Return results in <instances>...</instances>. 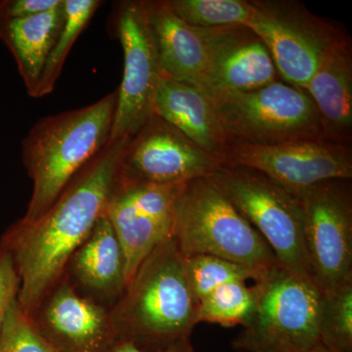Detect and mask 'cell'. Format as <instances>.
Here are the masks:
<instances>
[{
    "mask_svg": "<svg viewBox=\"0 0 352 352\" xmlns=\"http://www.w3.org/2000/svg\"><path fill=\"white\" fill-rule=\"evenodd\" d=\"M319 335L326 349L352 352V277L322 289Z\"/></svg>",
    "mask_w": 352,
    "mask_h": 352,
    "instance_id": "cell-23",
    "label": "cell"
},
{
    "mask_svg": "<svg viewBox=\"0 0 352 352\" xmlns=\"http://www.w3.org/2000/svg\"><path fill=\"white\" fill-rule=\"evenodd\" d=\"M303 91L314 102L323 140L351 146L352 47L347 38L329 51Z\"/></svg>",
    "mask_w": 352,
    "mask_h": 352,
    "instance_id": "cell-18",
    "label": "cell"
},
{
    "mask_svg": "<svg viewBox=\"0 0 352 352\" xmlns=\"http://www.w3.org/2000/svg\"><path fill=\"white\" fill-rule=\"evenodd\" d=\"M220 166L214 157L154 115L129 141L119 177L140 184H177L210 175Z\"/></svg>",
    "mask_w": 352,
    "mask_h": 352,
    "instance_id": "cell-13",
    "label": "cell"
},
{
    "mask_svg": "<svg viewBox=\"0 0 352 352\" xmlns=\"http://www.w3.org/2000/svg\"><path fill=\"white\" fill-rule=\"evenodd\" d=\"M212 98L229 144L267 146L323 139L314 102L303 90L280 80Z\"/></svg>",
    "mask_w": 352,
    "mask_h": 352,
    "instance_id": "cell-7",
    "label": "cell"
},
{
    "mask_svg": "<svg viewBox=\"0 0 352 352\" xmlns=\"http://www.w3.org/2000/svg\"><path fill=\"white\" fill-rule=\"evenodd\" d=\"M208 53V94L249 91L279 80L263 41L245 25L201 29Z\"/></svg>",
    "mask_w": 352,
    "mask_h": 352,
    "instance_id": "cell-15",
    "label": "cell"
},
{
    "mask_svg": "<svg viewBox=\"0 0 352 352\" xmlns=\"http://www.w3.org/2000/svg\"><path fill=\"white\" fill-rule=\"evenodd\" d=\"M62 0H4L0 2V19H22L52 10Z\"/></svg>",
    "mask_w": 352,
    "mask_h": 352,
    "instance_id": "cell-28",
    "label": "cell"
},
{
    "mask_svg": "<svg viewBox=\"0 0 352 352\" xmlns=\"http://www.w3.org/2000/svg\"><path fill=\"white\" fill-rule=\"evenodd\" d=\"M65 21V0L52 10L22 18L0 19V39L12 53L30 96H34L50 51Z\"/></svg>",
    "mask_w": 352,
    "mask_h": 352,
    "instance_id": "cell-20",
    "label": "cell"
},
{
    "mask_svg": "<svg viewBox=\"0 0 352 352\" xmlns=\"http://www.w3.org/2000/svg\"><path fill=\"white\" fill-rule=\"evenodd\" d=\"M256 307L233 340L242 352H307L322 346V289L277 263L254 282Z\"/></svg>",
    "mask_w": 352,
    "mask_h": 352,
    "instance_id": "cell-5",
    "label": "cell"
},
{
    "mask_svg": "<svg viewBox=\"0 0 352 352\" xmlns=\"http://www.w3.org/2000/svg\"><path fill=\"white\" fill-rule=\"evenodd\" d=\"M256 307V292L245 282L222 285L197 305V324L201 322L219 324L223 327H244L252 318Z\"/></svg>",
    "mask_w": 352,
    "mask_h": 352,
    "instance_id": "cell-22",
    "label": "cell"
},
{
    "mask_svg": "<svg viewBox=\"0 0 352 352\" xmlns=\"http://www.w3.org/2000/svg\"><path fill=\"white\" fill-rule=\"evenodd\" d=\"M187 277L192 293L199 300L214 289L232 282L258 281L265 271H258L208 254L185 258Z\"/></svg>",
    "mask_w": 352,
    "mask_h": 352,
    "instance_id": "cell-24",
    "label": "cell"
},
{
    "mask_svg": "<svg viewBox=\"0 0 352 352\" xmlns=\"http://www.w3.org/2000/svg\"><path fill=\"white\" fill-rule=\"evenodd\" d=\"M32 320L58 352H108L119 340L111 308L80 295L66 273Z\"/></svg>",
    "mask_w": 352,
    "mask_h": 352,
    "instance_id": "cell-14",
    "label": "cell"
},
{
    "mask_svg": "<svg viewBox=\"0 0 352 352\" xmlns=\"http://www.w3.org/2000/svg\"><path fill=\"white\" fill-rule=\"evenodd\" d=\"M296 194L302 204L310 276L321 289L352 277L351 180L319 183Z\"/></svg>",
    "mask_w": 352,
    "mask_h": 352,
    "instance_id": "cell-9",
    "label": "cell"
},
{
    "mask_svg": "<svg viewBox=\"0 0 352 352\" xmlns=\"http://www.w3.org/2000/svg\"><path fill=\"white\" fill-rule=\"evenodd\" d=\"M20 279L13 259L6 250L0 248V331L9 307L19 294Z\"/></svg>",
    "mask_w": 352,
    "mask_h": 352,
    "instance_id": "cell-27",
    "label": "cell"
},
{
    "mask_svg": "<svg viewBox=\"0 0 352 352\" xmlns=\"http://www.w3.org/2000/svg\"><path fill=\"white\" fill-rule=\"evenodd\" d=\"M185 183L140 184L118 178L105 214L124 250L126 285L148 254L173 238L176 201Z\"/></svg>",
    "mask_w": 352,
    "mask_h": 352,
    "instance_id": "cell-12",
    "label": "cell"
},
{
    "mask_svg": "<svg viewBox=\"0 0 352 352\" xmlns=\"http://www.w3.org/2000/svg\"><path fill=\"white\" fill-rule=\"evenodd\" d=\"M154 113L222 164L229 143L207 91L162 76L155 94Z\"/></svg>",
    "mask_w": 352,
    "mask_h": 352,
    "instance_id": "cell-16",
    "label": "cell"
},
{
    "mask_svg": "<svg viewBox=\"0 0 352 352\" xmlns=\"http://www.w3.org/2000/svg\"><path fill=\"white\" fill-rule=\"evenodd\" d=\"M116 30L124 50V76L118 91L110 140L132 138L154 113L162 71L145 2H120Z\"/></svg>",
    "mask_w": 352,
    "mask_h": 352,
    "instance_id": "cell-10",
    "label": "cell"
},
{
    "mask_svg": "<svg viewBox=\"0 0 352 352\" xmlns=\"http://www.w3.org/2000/svg\"><path fill=\"white\" fill-rule=\"evenodd\" d=\"M221 166L258 170L298 193L329 180H351L352 147L323 139L267 146L229 144Z\"/></svg>",
    "mask_w": 352,
    "mask_h": 352,
    "instance_id": "cell-11",
    "label": "cell"
},
{
    "mask_svg": "<svg viewBox=\"0 0 352 352\" xmlns=\"http://www.w3.org/2000/svg\"><path fill=\"white\" fill-rule=\"evenodd\" d=\"M118 91L85 107L43 118L23 142V163L32 193L23 221L45 214L72 180L110 140Z\"/></svg>",
    "mask_w": 352,
    "mask_h": 352,
    "instance_id": "cell-3",
    "label": "cell"
},
{
    "mask_svg": "<svg viewBox=\"0 0 352 352\" xmlns=\"http://www.w3.org/2000/svg\"><path fill=\"white\" fill-rule=\"evenodd\" d=\"M102 3L100 0H65L63 27L44 65L34 98H41L53 91L69 50Z\"/></svg>",
    "mask_w": 352,
    "mask_h": 352,
    "instance_id": "cell-21",
    "label": "cell"
},
{
    "mask_svg": "<svg viewBox=\"0 0 352 352\" xmlns=\"http://www.w3.org/2000/svg\"><path fill=\"white\" fill-rule=\"evenodd\" d=\"M208 177L263 236L280 265L314 281L305 252L302 204L296 194L243 166H220Z\"/></svg>",
    "mask_w": 352,
    "mask_h": 352,
    "instance_id": "cell-6",
    "label": "cell"
},
{
    "mask_svg": "<svg viewBox=\"0 0 352 352\" xmlns=\"http://www.w3.org/2000/svg\"><path fill=\"white\" fill-rule=\"evenodd\" d=\"M68 267L76 283L94 300H113L126 288V258L110 220L104 214L85 243L73 254ZM67 267V268H68Z\"/></svg>",
    "mask_w": 352,
    "mask_h": 352,
    "instance_id": "cell-19",
    "label": "cell"
},
{
    "mask_svg": "<svg viewBox=\"0 0 352 352\" xmlns=\"http://www.w3.org/2000/svg\"><path fill=\"white\" fill-rule=\"evenodd\" d=\"M0 352H58L41 335L17 300L7 312L0 331Z\"/></svg>",
    "mask_w": 352,
    "mask_h": 352,
    "instance_id": "cell-26",
    "label": "cell"
},
{
    "mask_svg": "<svg viewBox=\"0 0 352 352\" xmlns=\"http://www.w3.org/2000/svg\"><path fill=\"white\" fill-rule=\"evenodd\" d=\"M111 314L119 339L147 351L191 342L197 300L185 256L173 238L155 248L141 263Z\"/></svg>",
    "mask_w": 352,
    "mask_h": 352,
    "instance_id": "cell-2",
    "label": "cell"
},
{
    "mask_svg": "<svg viewBox=\"0 0 352 352\" xmlns=\"http://www.w3.org/2000/svg\"><path fill=\"white\" fill-rule=\"evenodd\" d=\"M173 238L185 258L208 254L258 271L279 263L263 236L208 176L185 183L176 201Z\"/></svg>",
    "mask_w": 352,
    "mask_h": 352,
    "instance_id": "cell-4",
    "label": "cell"
},
{
    "mask_svg": "<svg viewBox=\"0 0 352 352\" xmlns=\"http://www.w3.org/2000/svg\"><path fill=\"white\" fill-rule=\"evenodd\" d=\"M176 15L192 27L208 29L245 25L252 15L245 0H166Z\"/></svg>",
    "mask_w": 352,
    "mask_h": 352,
    "instance_id": "cell-25",
    "label": "cell"
},
{
    "mask_svg": "<svg viewBox=\"0 0 352 352\" xmlns=\"http://www.w3.org/2000/svg\"><path fill=\"white\" fill-rule=\"evenodd\" d=\"M108 352H194L191 342H182V344H173L164 349H157V351H147L136 346L129 340L119 339Z\"/></svg>",
    "mask_w": 352,
    "mask_h": 352,
    "instance_id": "cell-29",
    "label": "cell"
},
{
    "mask_svg": "<svg viewBox=\"0 0 352 352\" xmlns=\"http://www.w3.org/2000/svg\"><path fill=\"white\" fill-rule=\"evenodd\" d=\"M307 352H336V351H330V349H326V347H324L323 346H320L316 347V349H312V351H307Z\"/></svg>",
    "mask_w": 352,
    "mask_h": 352,
    "instance_id": "cell-30",
    "label": "cell"
},
{
    "mask_svg": "<svg viewBox=\"0 0 352 352\" xmlns=\"http://www.w3.org/2000/svg\"><path fill=\"white\" fill-rule=\"evenodd\" d=\"M131 139L109 141L45 214L32 222L18 220L2 235L0 248L10 254L20 279L18 302L32 318L106 214Z\"/></svg>",
    "mask_w": 352,
    "mask_h": 352,
    "instance_id": "cell-1",
    "label": "cell"
},
{
    "mask_svg": "<svg viewBox=\"0 0 352 352\" xmlns=\"http://www.w3.org/2000/svg\"><path fill=\"white\" fill-rule=\"evenodd\" d=\"M144 2L162 75L205 90L208 53L201 30L176 15L166 0Z\"/></svg>",
    "mask_w": 352,
    "mask_h": 352,
    "instance_id": "cell-17",
    "label": "cell"
},
{
    "mask_svg": "<svg viewBox=\"0 0 352 352\" xmlns=\"http://www.w3.org/2000/svg\"><path fill=\"white\" fill-rule=\"evenodd\" d=\"M248 28L265 44L284 82L305 89L323 58L349 34L298 1L251 0Z\"/></svg>",
    "mask_w": 352,
    "mask_h": 352,
    "instance_id": "cell-8",
    "label": "cell"
}]
</instances>
